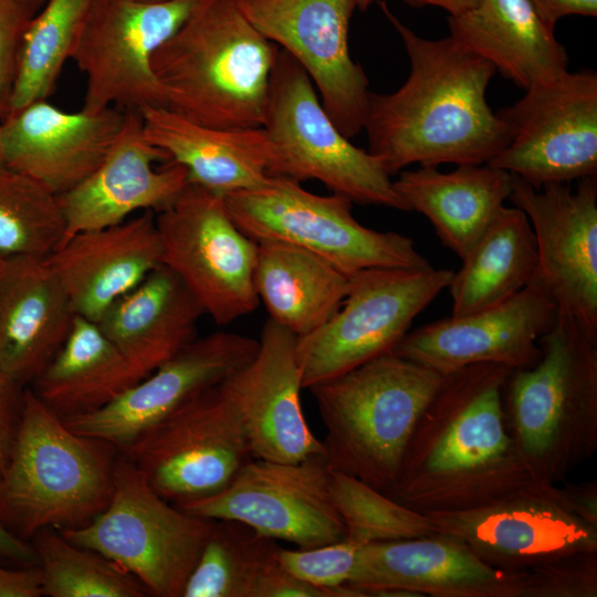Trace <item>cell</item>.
Returning a JSON list of instances; mask_svg holds the SVG:
<instances>
[{"label":"cell","mask_w":597,"mask_h":597,"mask_svg":"<svg viewBox=\"0 0 597 597\" xmlns=\"http://www.w3.org/2000/svg\"><path fill=\"white\" fill-rule=\"evenodd\" d=\"M23 389L0 371V481L17 438Z\"/></svg>","instance_id":"obj_42"},{"label":"cell","mask_w":597,"mask_h":597,"mask_svg":"<svg viewBox=\"0 0 597 597\" xmlns=\"http://www.w3.org/2000/svg\"><path fill=\"white\" fill-rule=\"evenodd\" d=\"M538 14L552 27L566 15H597V0H530Z\"/></svg>","instance_id":"obj_44"},{"label":"cell","mask_w":597,"mask_h":597,"mask_svg":"<svg viewBox=\"0 0 597 597\" xmlns=\"http://www.w3.org/2000/svg\"><path fill=\"white\" fill-rule=\"evenodd\" d=\"M0 563L12 567L38 566V557L31 543L12 534L1 522Z\"/></svg>","instance_id":"obj_45"},{"label":"cell","mask_w":597,"mask_h":597,"mask_svg":"<svg viewBox=\"0 0 597 597\" xmlns=\"http://www.w3.org/2000/svg\"><path fill=\"white\" fill-rule=\"evenodd\" d=\"M479 0H404V2L412 8H422V7H438L446 10L449 15L461 14L474 6H476Z\"/></svg>","instance_id":"obj_46"},{"label":"cell","mask_w":597,"mask_h":597,"mask_svg":"<svg viewBox=\"0 0 597 597\" xmlns=\"http://www.w3.org/2000/svg\"><path fill=\"white\" fill-rule=\"evenodd\" d=\"M380 8L401 39L410 72L395 92H370L363 126L367 150L390 176L411 164L490 163L510 140L486 101L495 67L450 35L419 36L384 1Z\"/></svg>","instance_id":"obj_2"},{"label":"cell","mask_w":597,"mask_h":597,"mask_svg":"<svg viewBox=\"0 0 597 597\" xmlns=\"http://www.w3.org/2000/svg\"><path fill=\"white\" fill-rule=\"evenodd\" d=\"M444 376L388 353L311 387L329 465L387 494L415 425Z\"/></svg>","instance_id":"obj_5"},{"label":"cell","mask_w":597,"mask_h":597,"mask_svg":"<svg viewBox=\"0 0 597 597\" xmlns=\"http://www.w3.org/2000/svg\"><path fill=\"white\" fill-rule=\"evenodd\" d=\"M297 336L269 318L254 357L224 380L243 420L252 455L297 462L325 454L305 420L302 376L296 358Z\"/></svg>","instance_id":"obj_23"},{"label":"cell","mask_w":597,"mask_h":597,"mask_svg":"<svg viewBox=\"0 0 597 597\" xmlns=\"http://www.w3.org/2000/svg\"><path fill=\"white\" fill-rule=\"evenodd\" d=\"M262 127L274 147L273 176L314 179L352 202L408 211L380 161L336 127L308 74L282 49Z\"/></svg>","instance_id":"obj_8"},{"label":"cell","mask_w":597,"mask_h":597,"mask_svg":"<svg viewBox=\"0 0 597 597\" xmlns=\"http://www.w3.org/2000/svg\"><path fill=\"white\" fill-rule=\"evenodd\" d=\"M213 520L161 498L122 452L109 504L87 525L61 531L134 575L155 597H182Z\"/></svg>","instance_id":"obj_9"},{"label":"cell","mask_w":597,"mask_h":597,"mask_svg":"<svg viewBox=\"0 0 597 597\" xmlns=\"http://www.w3.org/2000/svg\"><path fill=\"white\" fill-rule=\"evenodd\" d=\"M453 271L376 268L348 276L339 308L297 337L304 389L392 353L413 320L448 287Z\"/></svg>","instance_id":"obj_11"},{"label":"cell","mask_w":597,"mask_h":597,"mask_svg":"<svg viewBox=\"0 0 597 597\" xmlns=\"http://www.w3.org/2000/svg\"><path fill=\"white\" fill-rule=\"evenodd\" d=\"M510 140L490 163L532 186L597 176V75L568 72L496 113Z\"/></svg>","instance_id":"obj_15"},{"label":"cell","mask_w":597,"mask_h":597,"mask_svg":"<svg viewBox=\"0 0 597 597\" xmlns=\"http://www.w3.org/2000/svg\"><path fill=\"white\" fill-rule=\"evenodd\" d=\"M64 234L57 195L25 174L0 169V258L45 259Z\"/></svg>","instance_id":"obj_37"},{"label":"cell","mask_w":597,"mask_h":597,"mask_svg":"<svg viewBox=\"0 0 597 597\" xmlns=\"http://www.w3.org/2000/svg\"><path fill=\"white\" fill-rule=\"evenodd\" d=\"M279 548L274 540L243 523L213 520L182 597H258L279 564Z\"/></svg>","instance_id":"obj_34"},{"label":"cell","mask_w":597,"mask_h":597,"mask_svg":"<svg viewBox=\"0 0 597 597\" xmlns=\"http://www.w3.org/2000/svg\"><path fill=\"white\" fill-rule=\"evenodd\" d=\"M46 597H145L130 573L91 548L67 540L60 530L42 528L30 540Z\"/></svg>","instance_id":"obj_36"},{"label":"cell","mask_w":597,"mask_h":597,"mask_svg":"<svg viewBox=\"0 0 597 597\" xmlns=\"http://www.w3.org/2000/svg\"><path fill=\"white\" fill-rule=\"evenodd\" d=\"M125 111L66 113L44 101L11 113L1 123L4 168L25 174L55 195L75 187L104 160Z\"/></svg>","instance_id":"obj_24"},{"label":"cell","mask_w":597,"mask_h":597,"mask_svg":"<svg viewBox=\"0 0 597 597\" xmlns=\"http://www.w3.org/2000/svg\"><path fill=\"white\" fill-rule=\"evenodd\" d=\"M140 379L96 323L75 315L64 344L30 386L67 419L105 407Z\"/></svg>","instance_id":"obj_31"},{"label":"cell","mask_w":597,"mask_h":597,"mask_svg":"<svg viewBox=\"0 0 597 597\" xmlns=\"http://www.w3.org/2000/svg\"><path fill=\"white\" fill-rule=\"evenodd\" d=\"M597 553L580 554L530 570L527 597H596Z\"/></svg>","instance_id":"obj_40"},{"label":"cell","mask_w":597,"mask_h":597,"mask_svg":"<svg viewBox=\"0 0 597 597\" xmlns=\"http://www.w3.org/2000/svg\"><path fill=\"white\" fill-rule=\"evenodd\" d=\"M189 182L187 168L146 138L140 112L125 111L104 160L75 187L57 195L65 220L60 245L76 233L121 223L137 210L158 213Z\"/></svg>","instance_id":"obj_22"},{"label":"cell","mask_w":597,"mask_h":597,"mask_svg":"<svg viewBox=\"0 0 597 597\" xmlns=\"http://www.w3.org/2000/svg\"><path fill=\"white\" fill-rule=\"evenodd\" d=\"M540 359L504 386L507 422L542 480L557 483L597 447V336L557 314Z\"/></svg>","instance_id":"obj_6"},{"label":"cell","mask_w":597,"mask_h":597,"mask_svg":"<svg viewBox=\"0 0 597 597\" xmlns=\"http://www.w3.org/2000/svg\"><path fill=\"white\" fill-rule=\"evenodd\" d=\"M224 200L235 224L255 242L301 247L348 276L376 268L432 266L409 237L359 223L348 198L315 195L283 176H271L256 188L230 192Z\"/></svg>","instance_id":"obj_7"},{"label":"cell","mask_w":597,"mask_h":597,"mask_svg":"<svg viewBox=\"0 0 597 597\" xmlns=\"http://www.w3.org/2000/svg\"><path fill=\"white\" fill-rule=\"evenodd\" d=\"M39 566L12 567L0 563V597H41Z\"/></svg>","instance_id":"obj_43"},{"label":"cell","mask_w":597,"mask_h":597,"mask_svg":"<svg viewBox=\"0 0 597 597\" xmlns=\"http://www.w3.org/2000/svg\"><path fill=\"white\" fill-rule=\"evenodd\" d=\"M22 8H24L29 13L34 15L38 13L41 8L46 3L48 0H14Z\"/></svg>","instance_id":"obj_47"},{"label":"cell","mask_w":597,"mask_h":597,"mask_svg":"<svg viewBox=\"0 0 597 597\" xmlns=\"http://www.w3.org/2000/svg\"><path fill=\"white\" fill-rule=\"evenodd\" d=\"M44 261L75 315L97 323L114 302L163 264L154 212L76 233Z\"/></svg>","instance_id":"obj_25"},{"label":"cell","mask_w":597,"mask_h":597,"mask_svg":"<svg viewBox=\"0 0 597 597\" xmlns=\"http://www.w3.org/2000/svg\"><path fill=\"white\" fill-rule=\"evenodd\" d=\"M139 1H149V2H156V1H164V0H139Z\"/></svg>","instance_id":"obj_50"},{"label":"cell","mask_w":597,"mask_h":597,"mask_svg":"<svg viewBox=\"0 0 597 597\" xmlns=\"http://www.w3.org/2000/svg\"><path fill=\"white\" fill-rule=\"evenodd\" d=\"M140 115L146 138L185 166L192 184L226 196L273 176L274 147L263 127H209L154 106Z\"/></svg>","instance_id":"obj_27"},{"label":"cell","mask_w":597,"mask_h":597,"mask_svg":"<svg viewBox=\"0 0 597 597\" xmlns=\"http://www.w3.org/2000/svg\"><path fill=\"white\" fill-rule=\"evenodd\" d=\"M92 0H48L25 31L11 113L46 100L84 24ZM9 114V115H10Z\"/></svg>","instance_id":"obj_35"},{"label":"cell","mask_w":597,"mask_h":597,"mask_svg":"<svg viewBox=\"0 0 597 597\" xmlns=\"http://www.w3.org/2000/svg\"><path fill=\"white\" fill-rule=\"evenodd\" d=\"M530 570L488 565L436 533L362 545L346 586L366 596L527 597Z\"/></svg>","instance_id":"obj_21"},{"label":"cell","mask_w":597,"mask_h":597,"mask_svg":"<svg viewBox=\"0 0 597 597\" xmlns=\"http://www.w3.org/2000/svg\"><path fill=\"white\" fill-rule=\"evenodd\" d=\"M4 168L3 157H2V147H1V122H0V169Z\"/></svg>","instance_id":"obj_49"},{"label":"cell","mask_w":597,"mask_h":597,"mask_svg":"<svg viewBox=\"0 0 597 597\" xmlns=\"http://www.w3.org/2000/svg\"><path fill=\"white\" fill-rule=\"evenodd\" d=\"M376 0H357V9L366 11Z\"/></svg>","instance_id":"obj_48"},{"label":"cell","mask_w":597,"mask_h":597,"mask_svg":"<svg viewBox=\"0 0 597 597\" xmlns=\"http://www.w3.org/2000/svg\"><path fill=\"white\" fill-rule=\"evenodd\" d=\"M394 187L408 211L423 214L444 247L462 259L494 222L512 189V174L491 166L458 165L449 172L419 166Z\"/></svg>","instance_id":"obj_30"},{"label":"cell","mask_w":597,"mask_h":597,"mask_svg":"<svg viewBox=\"0 0 597 597\" xmlns=\"http://www.w3.org/2000/svg\"><path fill=\"white\" fill-rule=\"evenodd\" d=\"M259 341L214 332L197 337L105 407L67 419L74 432L104 439L121 452L186 401L243 368Z\"/></svg>","instance_id":"obj_20"},{"label":"cell","mask_w":597,"mask_h":597,"mask_svg":"<svg viewBox=\"0 0 597 597\" xmlns=\"http://www.w3.org/2000/svg\"><path fill=\"white\" fill-rule=\"evenodd\" d=\"M121 451L71 430L31 387L10 459L0 481V522L30 542L42 528L75 530L109 504Z\"/></svg>","instance_id":"obj_4"},{"label":"cell","mask_w":597,"mask_h":597,"mask_svg":"<svg viewBox=\"0 0 597 597\" xmlns=\"http://www.w3.org/2000/svg\"><path fill=\"white\" fill-rule=\"evenodd\" d=\"M557 314L535 273L524 289L500 304L408 332L392 353L443 375L481 363L528 368L540 359V339Z\"/></svg>","instance_id":"obj_19"},{"label":"cell","mask_w":597,"mask_h":597,"mask_svg":"<svg viewBox=\"0 0 597 597\" xmlns=\"http://www.w3.org/2000/svg\"><path fill=\"white\" fill-rule=\"evenodd\" d=\"M362 545L346 538L312 547L279 548L281 564L294 576L315 587L346 590Z\"/></svg>","instance_id":"obj_39"},{"label":"cell","mask_w":597,"mask_h":597,"mask_svg":"<svg viewBox=\"0 0 597 597\" xmlns=\"http://www.w3.org/2000/svg\"><path fill=\"white\" fill-rule=\"evenodd\" d=\"M256 243L254 286L270 318L297 337L322 326L339 308L348 275L301 247Z\"/></svg>","instance_id":"obj_32"},{"label":"cell","mask_w":597,"mask_h":597,"mask_svg":"<svg viewBox=\"0 0 597 597\" xmlns=\"http://www.w3.org/2000/svg\"><path fill=\"white\" fill-rule=\"evenodd\" d=\"M163 264L218 325L256 310L258 243L233 221L224 196L189 182L157 213Z\"/></svg>","instance_id":"obj_13"},{"label":"cell","mask_w":597,"mask_h":597,"mask_svg":"<svg viewBox=\"0 0 597 597\" xmlns=\"http://www.w3.org/2000/svg\"><path fill=\"white\" fill-rule=\"evenodd\" d=\"M197 0H92L71 59L86 75L82 111L165 107L151 56Z\"/></svg>","instance_id":"obj_14"},{"label":"cell","mask_w":597,"mask_h":597,"mask_svg":"<svg viewBox=\"0 0 597 597\" xmlns=\"http://www.w3.org/2000/svg\"><path fill=\"white\" fill-rule=\"evenodd\" d=\"M450 36L524 91L564 74L565 48L530 0H479L449 15Z\"/></svg>","instance_id":"obj_28"},{"label":"cell","mask_w":597,"mask_h":597,"mask_svg":"<svg viewBox=\"0 0 597 597\" xmlns=\"http://www.w3.org/2000/svg\"><path fill=\"white\" fill-rule=\"evenodd\" d=\"M329 492L346 530L359 545L416 538L439 533L423 514L413 511L354 475L331 468Z\"/></svg>","instance_id":"obj_38"},{"label":"cell","mask_w":597,"mask_h":597,"mask_svg":"<svg viewBox=\"0 0 597 597\" xmlns=\"http://www.w3.org/2000/svg\"><path fill=\"white\" fill-rule=\"evenodd\" d=\"M425 515L439 533L500 569L532 570L597 553V513L576 485L542 481L478 507Z\"/></svg>","instance_id":"obj_10"},{"label":"cell","mask_w":597,"mask_h":597,"mask_svg":"<svg viewBox=\"0 0 597 597\" xmlns=\"http://www.w3.org/2000/svg\"><path fill=\"white\" fill-rule=\"evenodd\" d=\"M14 0H0V122L11 112L25 31L32 19Z\"/></svg>","instance_id":"obj_41"},{"label":"cell","mask_w":597,"mask_h":597,"mask_svg":"<svg viewBox=\"0 0 597 597\" xmlns=\"http://www.w3.org/2000/svg\"><path fill=\"white\" fill-rule=\"evenodd\" d=\"M461 260L447 287L451 315L474 313L515 295L537 270L536 241L526 214L504 207Z\"/></svg>","instance_id":"obj_33"},{"label":"cell","mask_w":597,"mask_h":597,"mask_svg":"<svg viewBox=\"0 0 597 597\" xmlns=\"http://www.w3.org/2000/svg\"><path fill=\"white\" fill-rule=\"evenodd\" d=\"M509 200L531 223L558 315L597 336V176L535 187L512 174Z\"/></svg>","instance_id":"obj_18"},{"label":"cell","mask_w":597,"mask_h":597,"mask_svg":"<svg viewBox=\"0 0 597 597\" xmlns=\"http://www.w3.org/2000/svg\"><path fill=\"white\" fill-rule=\"evenodd\" d=\"M324 453L297 462L253 458L221 491L179 509L209 520H231L274 541L312 548L346 537L329 492Z\"/></svg>","instance_id":"obj_16"},{"label":"cell","mask_w":597,"mask_h":597,"mask_svg":"<svg viewBox=\"0 0 597 597\" xmlns=\"http://www.w3.org/2000/svg\"><path fill=\"white\" fill-rule=\"evenodd\" d=\"M512 370L481 363L447 374L419 416L386 495L425 514L478 507L545 481L507 422L503 394Z\"/></svg>","instance_id":"obj_1"},{"label":"cell","mask_w":597,"mask_h":597,"mask_svg":"<svg viewBox=\"0 0 597 597\" xmlns=\"http://www.w3.org/2000/svg\"><path fill=\"white\" fill-rule=\"evenodd\" d=\"M75 317L44 259L0 261V371L30 386L64 344Z\"/></svg>","instance_id":"obj_26"},{"label":"cell","mask_w":597,"mask_h":597,"mask_svg":"<svg viewBox=\"0 0 597 597\" xmlns=\"http://www.w3.org/2000/svg\"><path fill=\"white\" fill-rule=\"evenodd\" d=\"M280 48L235 0H197L151 56L165 108L216 128L262 127Z\"/></svg>","instance_id":"obj_3"},{"label":"cell","mask_w":597,"mask_h":597,"mask_svg":"<svg viewBox=\"0 0 597 597\" xmlns=\"http://www.w3.org/2000/svg\"><path fill=\"white\" fill-rule=\"evenodd\" d=\"M245 18L311 77L321 103L349 139L363 130L368 78L350 55L357 0H235Z\"/></svg>","instance_id":"obj_17"},{"label":"cell","mask_w":597,"mask_h":597,"mask_svg":"<svg viewBox=\"0 0 597 597\" xmlns=\"http://www.w3.org/2000/svg\"><path fill=\"white\" fill-rule=\"evenodd\" d=\"M122 453L175 505L221 491L253 459L224 381L186 401Z\"/></svg>","instance_id":"obj_12"},{"label":"cell","mask_w":597,"mask_h":597,"mask_svg":"<svg viewBox=\"0 0 597 597\" xmlns=\"http://www.w3.org/2000/svg\"><path fill=\"white\" fill-rule=\"evenodd\" d=\"M2 258H0V261H1Z\"/></svg>","instance_id":"obj_51"},{"label":"cell","mask_w":597,"mask_h":597,"mask_svg":"<svg viewBox=\"0 0 597 597\" xmlns=\"http://www.w3.org/2000/svg\"><path fill=\"white\" fill-rule=\"evenodd\" d=\"M203 308L166 265L114 302L100 329L145 378L197 338Z\"/></svg>","instance_id":"obj_29"}]
</instances>
